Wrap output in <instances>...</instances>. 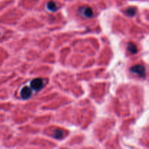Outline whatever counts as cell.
Returning <instances> with one entry per match:
<instances>
[{
	"label": "cell",
	"mask_w": 149,
	"mask_h": 149,
	"mask_svg": "<svg viewBox=\"0 0 149 149\" xmlns=\"http://www.w3.org/2000/svg\"><path fill=\"white\" fill-rule=\"evenodd\" d=\"M31 87L35 91H39L43 87V81L40 78L34 79L31 82Z\"/></svg>",
	"instance_id": "1"
},
{
	"label": "cell",
	"mask_w": 149,
	"mask_h": 149,
	"mask_svg": "<svg viewBox=\"0 0 149 149\" xmlns=\"http://www.w3.org/2000/svg\"><path fill=\"white\" fill-rule=\"evenodd\" d=\"M131 71H132L135 74H138V75L141 76V77H143L145 75V72H146V69L144 68V66L141 65H134L131 68Z\"/></svg>",
	"instance_id": "2"
},
{
	"label": "cell",
	"mask_w": 149,
	"mask_h": 149,
	"mask_svg": "<svg viewBox=\"0 0 149 149\" xmlns=\"http://www.w3.org/2000/svg\"><path fill=\"white\" fill-rule=\"evenodd\" d=\"M79 12L81 13V14L83 16L86 17H92L93 16V11L90 7H87V6H84V7H81V8L79 9Z\"/></svg>",
	"instance_id": "3"
},
{
	"label": "cell",
	"mask_w": 149,
	"mask_h": 149,
	"mask_svg": "<svg viewBox=\"0 0 149 149\" xmlns=\"http://www.w3.org/2000/svg\"><path fill=\"white\" fill-rule=\"evenodd\" d=\"M31 90L29 88V87H24L21 90L20 92V95H21L22 98L23 99H28L31 97Z\"/></svg>",
	"instance_id": "4"
},
{
	"label": "cell",
	"mask_w": 149,
	"mask_h": 149,
	"mask_svg": "<svg viewBox=\"0 0 149 149\" xmlns=\"http://www.w3.org/2000/svg\"><path fill=\"white\" fill-rule=\"evenodd\" d=\"M47 8L49 11L55 12L56 11L58 7H57V4L54 1H49V2L47 4Z\"/></svg>",
	"instance_id": "5"
},
{
	"label": "cell",
	"mask_w": 149,
	"mask_h": 149,
	"mask_svg": "<svg viewBox=\"0 0 149 149\" xmlns=\"http://www.w3.org/2000/svg\"><path fill=\"white\" fill-rule=\"evenodd\" d=\"M127 49H128V50H129L132 54H135L137 52H138L137 47L135 46V44L132 43V42H130V43L128 44Z\"/></svg>",
	"instance_id": "6"
},
{
	"label": "cell",
	"mask_w": 149,
	"mask_h": 149,
	"mask_svg": "<svg viewBox=\"0 0 149 149\" xmlns=\"http://www.w3.org/2000/svg\"><path fill=\"white\" fill-rule=\"evenodd\" d=\"M53 136L54 138L59 139V138H61V137L63 136V131L61 130H56L54 132Z\"/></svg>",
	"instance_id": "7"
},
{
	"label": "cell",
	"mask_w": 149,
	"mask_h": 149,
	"mask_svg": "<svg viewBox=\"0 0 149 149\" xmlns=\"http://www.w3.org/2000/svg\"><path fill=\"white\" fill-rule=\"evenodd\" d=\"M126 13L129 16H133L136 13V10L133 7H129V8L127 10Z\"/></svg>",
	"instance_id": "8"
}]
</instances>
